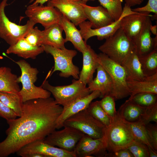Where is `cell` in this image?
<instances>
[{
  "label": "cell",
  "mask_w": 157,
  "mask_h": 157,
  "mask_svg": "<svg viewBox=\"0 0 157 157\" xmlns=\"http://www.w3.org/2000/svg\"><path fill=\"white\" fill-rule=\"evenodd\" d=\"M128 148L134 157H149L148 147L137 141L134 140Z\"/></svg>",
  "instance_id": "d590c367"
},
{
  "label": "cell",
  "mask_w": 157,
  "mask_h": 157,
  "mask_svg": "<svg viewBox=\"0 0 157 157\" xmlns=\"http://www.w3.org/2000/svg\"><path fill=\"white\" fill-rule=\"evenodd\" d=\"M101 5L108 11L114 21L117 20L122 14L123 0H98Z\"/></svg>",
  "instance_id": "d6a6232c"
},
{
  "label": "cell",
  "mask_w": 157,
  "mask_h": 157,
  "mask_svg": "<svg viewBox=\"0 0 157 157\" xmlns=\"http://www.w3.org/2000/svg\"><path fill=\"white\" fill-rule=\"evenodd\" d=\"M17 76L12 72L9 67H0V91L16 92L20 89L17 81Z\"/></svg>",
  "instance_id": "4316f807"
},
{
  "label": "cell",
  "mask_w": 157,
  "mask_h": 157,
  "mask_svg": "<svg viewBox=\"0 0 157 157\" xmlns=\"http://www.w3.org/2000/svg\"><path fill=\"white\" fill-rule=\"evenodd\" d=\"M125 4L129 7L135 6L142 3L144 0H124Z\"/></svg>",
  "instance_id": "7bdbcfd3"
},
{
  "label": "cell",
  "mask_w": 157,
  "mask_h": 157,
  "mask_svg": "<svg viewBox=\"0 0 157 157\" xmlns=\"http://www.w3.org/2000/svg\"><path fill=\"white\" fill-rule=\"evenodd\" d=\"M127 83L130 96L142 92L157 94V73L146 77L142 80H127Z\"/></svg>",
  "instance_id": "cb8c5ba5"
},
{
  "label": "cell",
  "mask_w": 157,
  "mask_h": 157,
  "mask_svg": "<svg viewBox=\"0 0 157 157\" xmlns=\"http://www.w3.org/2000/svg\"><path fill=\"white\" fill-rule=\"evenodd\" d=\"M71 127L94 139L104 137L106 126L95 119L87 109L71 116L64 122L63 127Z\"/></svg>",
  "instance_id": "9c48e42d"
},
{
  "label": "cell",
  "mask_w": 157,
  "mask_h": 157,
  "mask_svg": "<svg viewBox=\"0 0 157 157\" xmlns=\"http://www.w3.org/2000/svg\"><path fill=\"white\" fill-rule=\"evenodd\" d=\"M63 110L50 97L24 102L21 116L7 121L9 127L6 138L0 142V157H8L29 143L44 140L56 129Z\"/></svg>",
  "instance_id": "6da1fadb"
},
{
  "label": "cell",
  "mask_w": 157,
  "mask_h": 157,
  "mask_svg": "<svg viewBox=\"0 0 157 157\" xmlns=\"http://www.w3.org/2000/svg\"><path fill=\"white\" fill-rule=\"evenodd\" d=\"M22 157L33 153L43 155L44 157H76L74 151H69L51 145L43 140H38L23 147L16 153Z\"/></svg>",
  "instance_id": "4fadbf2b"
},
{
  "label": "cell",
  "mask_w": 157,
  "mask_h": 157,
  "mask_svg": "<svg viewBox=\"0 0 157 157\" xmlns=\"http://www.w3.org/2000/svg\"><path fill=\"white\" fill-rule=\"evenodd\" d=\"M99 104L107 114L111 118L117 114L115 109V99L110 95H106L99 101Z\"/></svg>",
  "instance_id": "e575fe53"
},
{
  "label": "cell",
  "mask_w": 157,
  "mask_h": 157,
  "mask_svg": "<svg viewBox=\"0 0 157 157\" xmlns=\"http://www.w3.org/2000/svg\"><path fill=\"white\" fill-rule=\"evenodd\" d=\"M42 46H35L29 44L24 38L20 39L15 44L10 46L6 50L7 54H14L25 59L36 58L44 52Z\"/></svg>",
  "instance_id": "603a6c76"
},
{
  "label": "cell",
  "mask_w": 157,
  "mask_h": 157,
  "mask_svg": "<svg viewBox=\"0 0 157 157\" xmlns=\"http://www.w3.org/2000/svg\"><path fill=\"white\" fill-rule=\"evenodd\" d=\"M96 70V77L88 84V87L90 91L91 92L95 90L99 91L101 98L107 95H111L113 84L110 76L99 64Z\"/></svg>",
  "instance_id": "44dd1931"
},
{
  "label": "cell",
  "mask_w": 157,
  "mask_h": 157,
  "mask_svg": "<svg viewBox=\"0 0 157 157\" xmlns=\"http://www.w3.org/2000/svg\"><path fill=\"white\" fill-rule=\"evenodd\" d=\"M137 13L133 11L131 7L125 3L122 13L119 19L107 26L93 29L91 28V24L89 21H85L80 23L78 26L81 35L86 42L90 38L94 36H96L97 39L100 41L106 39L113 35L121 27V21L123 17Z\"/></svg>",
  "instance_id": "30bf717a"
},
{
  "label": "cell",
  "mask_w": 157,
  "mask_h": 157,
  "mask_svg": "<svg viewBox=\"0 0 157 157\" xmlns=\"http://www.w3.org/2000/svg\"><path fill=\"white\" fill-rule=\"evenodd\" d=\"M74 151L76 157H105L108 153L104 137L94 139L85 134L78 142Z\"/></svg>",
  "instance_id": "5bb4252c"
},
{
  "label": "cell",
  "mask_w": 157,
  "mask_h": 157,
  "mask_svg": "<svg viewBox=\"0 0 157 157\" xmlns=\"http://www.w3.org/2000/svg\"><path fill=\"white\" fill-rule=\"evenodd\" d=\"M121 65L127 74V80L140 81L146 77L143 72L138 56L135 49Z\"/></svg>",
  "instance_id": "484cf974"
},
{
  "label": "cell",
  "mask_w": 157,
  "mask_h": 157,
  "mask_svg": "<svg viewBox=\"0 0 157 157\" xmlns=\"http://www.w3.org/2000/svg\"><path fill=\"white\" fill-rule=\"evenodd\" d=\"M142 69L145 77L157 73V49L144 56H139Z\"/></svg>",
  "instance_id": "4dcf8cb0"
},
{
  "label": "cell",
  "mask_w": 157,
  "mask_h": 157,
  "mask_svg": "<svg viewBox=\"0 0 157 157\" xmlns=\"http://www.w3.org/2000/svg\"><path fill=\"white\" fill-rule=\"evenodd\" d=\"M137 12L152 13L154 14L155 19L157 16V0H148L147 4L145 6L132 9Z\"/></svg>",
  "instance_id": "f35d334b"
},
{
  "label": "cell",
  "mask_w": 157,
  "mask_h": 157,
  "mask_svg": "<svg viewBox=\"0 0 157 157\" xmlns=\"http://www.w3.org/2000/svg\"><path fill=\"white\" fill-rule=\"evenodd\" d=\"M26 157H44V156L43 155L40 154L33 153L27 155Z\"/></svg>",
  "instance_id": "7dc6e473"
},
{
  "label": "cell",
  "mask_w": 157,
  "mask_h": 157,
  "mask_svg": "<svg viewBox=\"0 0 157 157\" xmlns=\"http://www.w3.org/2000/svg\"><path fill=\"white\" fill-rule=\"evenodd\" d=\"M15 62L21 71V75L18 77L17 80L22 85L19 92L22 97L23 102L31 99L50 97V92L41 86L37 87L34 85L39 72L36 68L32 67L24 60H21Z\"/></svg>",
  "instance_id": "3957f363"
},
{
  "label": "cell",
  "mask_w": 157,
  "mask_h": 157,
  "mask_svg": "<svg viewBox=\"0 0 157 157\" xmlns=\"http://www.w3.org/2000/svg\"><path fill=\"white\" fill-rule=\"evenodd\" d=\"M134 140L145 144L155 151L151 144L146 128V125L138 120L133 122L126 121Z\"/></svg>",
  "instance_id": "f546056e"
},
{
  "label": "cell",
  "mask_w": 157,
  "mask_h": 157,
  "mask_svg": "<svg viewBox=\"0 0 157 157\" xmlns=\"http://www.w3.org/2000/svg\"><path fill=\"white\" fill-rule=\"evenodd\" d=\"M139 106L147 107L157 103V94L148 92H142L130 96L129 99Z\"/></svg>",
  "instance_id": "836d02e7"
},
{
  "label": "cell",
  "mask_w": 157,
  "mask_h": 157,
  "mask_svg": "<svg viewBox=\"0 0 157 157\" xmlns=\"http://www.w3.org/2000/svg\"><path fill=\"white\" fill-rule=\"evenodd\" d=\"M42 46L44 51L51 54L54 60V68L50 74L59 71L60 77L67 78L72 76L74 79H78L79 68L73 62V58L77 54L76 51L65 48L60 49L48 45Z\"/></svg>",
  "instance_id": "52a82bcc"
},
{
  "label": "cell",
  "mask_w": 157,
  "mask_h": 157,
  "mask_svg": "<svg viewBox=\"0 0 157 157\" xmlns=\"http://www.w3.org/2000/svg\"><path fill=\"white\" fill-rule=\"evenodd\" d=\"M82 2L71 0H50L48 1L47 5L57 9L63 16L77 26L87 19L81 4Z\"/></svg>",
  "instance_id": "9a60e30c"
},
{
  "label": "cell",
  "mask_w": 157,
  "mask_h": 157,
  "mask_svg": "<svg viewBox=\"0 0 157 157\" xmlns=\"http://www.w3.org/2000/svg\"><path fill=\"white\" fill-rule=\"evenodd\" d=\"M72 1H83L85 3H86L88 1H94L95 0H71Z\"/></svg>",
  "instance_id": "c3c4849f"
},
{
  "label": "cell",
  "mask_w": 157,
  "mask_h": 157,
  "mask_svg": "<svg viewBox=\"0 0 157 157\" xmlns=\"http://www.w3.org/2000/svg\"><path fill=\"white\" fill-rule=\"evenodd\" d=\"M0 116L7 121L15 119L17 117L12 109L5 105L0 100Z\"/></svg>",
  "instance_id": "60d3db41"
},
{
  "label": "cell",
  "mask_w": 157,
  "mask_h": 157,
  "mask_svg": "<svg viewBox=\"0 0 157 157\" xmlns=\"http://www.w3.org/2000/svg\"><path fill=\"white\" fill-rule=\"evenodd\" d=\"M139 120L144 124L151 122L157 123V103L151 106L147 107Z\"/></svg>",
  "instance_id": "8d00e7d4"
},
{
  "label": "cell",
  "mask_w": 157,
  "mask_h": 157,
  "mask_svg": "<svg viewBox=\"0 0 157 157\" xmlns=\"http://www.w3.org/2000/svg\"><path fill=\"white\" fill-rule=\"evenodd\" d=\"M104 137L108 152L128 148L134 140L129 126L117 113L106 127Z\"/></svg>",
  "instance_id": "7a4b0ae2"
},
{
  "label": "cell",
  "mask_w": 157,
  "mask_h": 157,
  "mask_svg": "<svg viewBox=\"0 0 157 157\" xmlns=\"http://www.w3.org/2000/svg\"><path fill=\"white\" fill-rule=\"evenodd\" d=\"M42 31L37 27L33 28L29 31L24 37L26 40L33 46H42Z\"/></svg>",
  "instance_id": "74e56055"
},
{
  "label": "cell",
  "mask_w": 157,
  "mask_h": 157,
  "mask_svg": "<svg viewBox=\"0 0 157 157\" xmlns=\"http://www.w3.org/2000/svg\"><path fill=\"white\" fill-rule=\"evenodd\" d=\"M105 157H134L128 148L122 149L113 152H108Z\"/></svg>",
  "instance_id": "b9f144b4"
},
{
  "label": "cell",
  "mask_w": 157,
  "mask_h": 157,
  "mask_svg": "<svg viewBox=\"0 0 157 157\" xmlns=\"http://www.w3.org/2000/svg\"><path fill=\"white\" fill-rule=\"evenodd\" d=\"M153 16L147 17L134 43L135 51L139 56L144 55L154 49H157V35L152 38L150 29V26L152 24Z\"/></svg>",
  "instance_id": "e0dca14e"
},
{
  "label": "cell",
  "mask_w": 157,
  "mask_h": 157,
  "mask_svg": "<svg viewBox=\"0 0 157 157\" xmlns=\"http://www.w3.org/2000/svg\"><path fill=\"white\" fill-rule=\"evenodd\" d=\"M87 109L95 119L101 123L106 127L110 124L111 118L102 108L99 101L92 102Z\"/></svg>",
  "instance_id": "1f68e13d"
},
{
  "label": "cell",
  "mask_w": 157,
  "mask_h": 157,
  "mask_svg": "<svg viewBox=\"0 0 157 157\" xmlns=\"http://www.w3.org/2000/svg\"><path fill=\"white\" fill-rule=\"evenodd\" d=\"M153 16L147 12H137L123 17L121 21V28L134 44L147 17Z\"/></svg>",
  "instance_id": "ac0fdd59"
},
{
  "label": "cell",
  "mask_w": 157,
  "mask_h": 157,
  "mask_svg": "<svg viewBox=\"0 0 157 157\" xmlns=\"http://www.w3.org/2000/svg\"><path fill=\"white\" fill-rule=\"evenodd\" d=\"M98 62L110 76L113 88L111 94L115 100L130 96L127 83V75L124 68L102 53L97 54Z\"/></svg>",
  "instance_id": "8992f818"
},
{
  "label": "cell",
  "mask_w": 157,
  "mask_h": 157,
  "mask_svg": "<svg viewBox=\"0 0 157 157\" xmlns=\"http://www.w3.org/2000/svg\"><path fill=\"white\" fill-rule=\"evenodd\" d=\"M63 30L59 24H54L42 31V46L49 45L57 48H65V39L62 35Z\"/></svg>",
  "instance_id": "d4e9b609"
},
{
  "label": "cell",
  "mask_w": 157,
  "mask_h": 157,
  "mask_svg": "<svg viewBox=\"0 0 157 157\" xmlns=\"http://www.w3.org/2000/svg\"><path fill=\"white\" fill-rule=\"evenodd\" d=\"M101 94L98 90L91 92L89 95L79 99L63 107V111L56 122V129L63 127L65 121L71 116L86 109L94 99L100 97Z\"/></svg>",
  "instance_id": "2e32d148"
},
{
  "label": "cell",
  "mask_w": 157,
  "mask_h": 157,
  "mask_svg": "<svg viewBox=\"0 0 157 157\" xmlns=\"http://www.w3.org/2000/svg\"><path fill=\"white\" fill-rule=\"evenodd\" d=\"M35 0L34 3H32L33 4H39L42 5L46 2L50 0H31L30 3L33 2Z\"/></svg>",
  "instance_id": "f6af8a7d"
},
{
  "label": "cell",
  "mask_w": 157,
  "mask_h": 157,
  "mask_svg": "<svg viewBox=\"0 0 157 157\" xmlns=\"http://www.w3.org/2000/svg\"><path fill=\"white\" fill-rule=\"evenodd\" d=\"M64 127L61 130L54 131L47 136L43 141L66 151H73L78 142L85 134L72 127Z\"/></svg>",
  "instance_id": "8fae6325"
},
{
  "label": "cell",
  "mask_w": 157,
  "mask_h": 157,
  "mask_svg": "<svg viewBox=\"0 0 157 157\" xmlns=\"http://www.w3.org/2000/svg\"><path fill=\"white\" fill-rule=\"evenodd\" d=\"M149 157H157V152L149 148Z\"/></svg>",
  "instance_id": "bcb514c9"
},
{
  "label": "cell",
  "mask_w": 157,
  "mask_h": 157,
  "mask_svg": "<svg viewBox=\"0 0 157 157\" xmlns=\"http://www.w3.org/2000/svg\"><path fill=\"white\" fill-rule=\"evenodd\" d=\"M59 24L65 34V43L71 42L74 48L81 53L86 49L88 45L83 39L80 30L73 23L63 15Z\"/></svg>",
  "instance_id": "7402d4cb"
},
{
  "label": "cell",
  "mask_w": 157,
  "mask_h": 157,
  "mask_svg": "<svg viewBox=\"0 0 157 157\" xmlns=\"http://www.w3.org/2000/svg\"><path fill=\"white\" fill-rule=\"evenodd\" d=\"M82 6L87 19L91 24V28L97 29L110 24L115 21L105 8L101 6H91L82 2Z\"/></svg>",
  "instance_id": "d6986e66"
},
{
  "label": "cell",
  "mask_w": 157,
  "mask_h": 157,
  "mask_svg": "<svg viewBox=\"0 0 157 157\" xmlns=\"http://www.w3.org/2000/svg\"><path fill=\"white\" fill-rule=\"evenodd\" d=\"M146 107L136 104L128 99L121 106L117 112L125 120L135 122L139 120Z\"/></svg>",
  "instance_id": "83f0119b"
},
{
  "label": "cell",
  "mask_w": 157,
  "mask_h": 157,
  "mask_svg": "<svg viewBox=\"0 0 157 157\" xmlns=\"http://www.w3.org/2000/svg\"><path fill=\"white\" fill-rule=\"evenodd\" d=\"M147 133L154 149L157 151V125L150 123L146 125Z\"/></svg>",
  "instance_id": "ab89813d"
},
{
  "label": "cell",
  "mask_w": 157,
  "mask_h": 157,
  "mask_svg": "<svg viewBox=\"0 0 157 157\" xmlns=\"http://www.w3.org/2000/svg\"><path fill=\"white\" fill-rule=\"evenodd\" d=\"M0 100L5 105L12 109L17 117L21 116L24 102L22 97L19 91L16 92L0 91Z\"/></svg>",
  "instance_id": "f1b7e54d"
},
{
  "label": "cell",
  "mask_w": 157,
  "mask_h": 157,
  "mask_svg": "<svg viewBox=\"0 0 157 157\" xmlns=\"http://www.w3.org/2000/svg\"><path fill=\"white\" fill-rule=\"evenodd\" d=\"M7 1L3 0L0 3V38L11 46L24 38L36 24L29 20L24 25H20L10 21L5 12V8L8 5Z\"/></svg>",
  "instance_id": "ba28073f"
},
{
  "label": "cell",
  "mask_w": 157,
  "mask_h": 157,
  "mask_svg": "<svg viewBox=\"0 0 157 157\" xmlns=\"http://www.w3.org/2000/svg\"><path fill=\"white\" fill-rule=\"evenodd\" d=\"M150 31L151 33L155 35H157V25H151L150 27Z\"/></svg>",
  "instance_id": "ee69618b"
},
{
  "label": "cell",
  "mask_w": 157,
  "mask_h": 157,
  "mask_svg": "<svg viewBox=\"0 0 157 157\" xmlns=\"http://www.w3.org/2000/svg\"><path fill=\"white\" fill-rule=\"evenodd\" d=\"M25 13L29 20L41 24L44 28L56 24H60L63 16L52 6L33 4L27 7Z\"/></svg>",
  "instance_id": "7c38bea8"
},
{
  "label": "cell",
  "mask_w": 157,
  "mask_h": 157,
  "mask_svg": "<svg viewBox=\"0 0 157 157\" xmlns=\"http://www.w3.org/2000/svg\"><path fill=\"white\" fill-rule=\"evenodd\" d=\"M86 85L78 79H74L70 84L53 86L46 79L41 86L51 92L57 104L64 107L89 95L91 92Z\"/></svg>",
  "instance_id": "5b68a950"
},
{
  "label": "cell",
  "mask_w": 157,
  "mask_h": 157,
  "mask_svg": "<svg viewBox=\"0 0 157 157\" xmlns=\"http://www.w3.org/2000/svg\"><path fill=\"white\" fill-rule=\"evenodd\" d=\"M82 53L83 66L78 79L86 85L93 79L94 74L99 63L97 54L89 45Z\"/></svg>",
  "instance_id": "ffe728a7"
},
{
  "label": "cell",
  "mask_w": 157,
  "mask_h": 157,
  "mask_svg": "<svg viewBox=\"0 0 157 157\" xmlns=\"http://www.w3.org/2000/svg\"><path fill=\"white\" fill-rule=\"evenodd\" d=\"M105 40L99 49L113 60L121 65L135 49L134 43L121 27L113 35Z\"/></svg>",
  "instance_id": "277c9868"
}]
</instances>
